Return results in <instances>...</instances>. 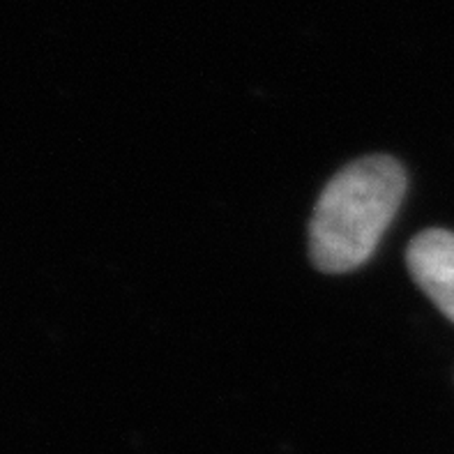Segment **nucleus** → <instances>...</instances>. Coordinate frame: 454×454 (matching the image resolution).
Segmentation results:
<instances>
[{
	"label": "nucleus",
	"mask_w": 454,
	"mask_h": 454,
	"mask_svg": "<svg viewBox=\"0 0 454 454\" xmlns=\"http://www.w3.org/2000/svg\"><path fill=\"white\" fill-rule=\"evenodd\" d=\"M403 194L406 171L392 157H363L341 168L311 215V263L321 272H348L367 263Z\"/></svg>",
	"instance_id": "1"
},
{
	"label": "nucleus",
	"mask_w": 454,
	"mask_h": 454,
	"mask_svg": "<svg viewBox=\"0 0 454 454\" xmlns=\"http://www.w3.org/2000/svg\"><path fill=\"white\" fill-rule=\"evenodd\" d=\"M406 263L413 282L454 323V233L422 231L406 249Z\"/></svg>",
	"instance_id": "2"
}]
</instances>
